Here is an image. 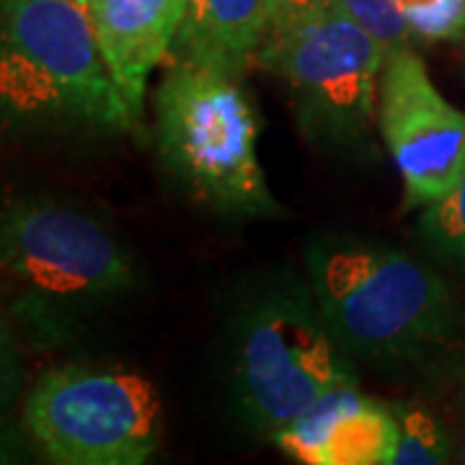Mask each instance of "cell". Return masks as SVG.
Wrapping results in <instances>:
<instances>
[{
    "label": "cell",
    "instance_id": "obj_1",
    "mask_svg": "<svg viewBox=\"0 0 465 465\" xmlns=\"http://www.w3.org/2000/svg\"><path fill=\"white\" fill-rule=\"evenodd\" d=\"M140 272L114 231L75 202L0 204V292L34 347H63L133 295Z\"/></svg>",
    "mask_w": 465,
    "mask_h": 465
},
{
    "label": "cell",
    "instance_id": "obj_2",
    "mask_svg": "<svg viewBox=\"0 0 465 465\" xmlns=\"http://www.w3.org/2000/svg\"><path fill=\"white\" fill-rule=\"evenodd\" d=\"M133 122L78 0H0V133L112 134Z\"/></svg>",
    "mask_w": 465,
    "mask_h": 465
},
{
    "label": "cell",
    "instance_id": "obj_3",
    "mask_svg": "<svg viewBox=\"0 0 465 465\" xmlns=\"http://www.w3.org/2000/svg\"><path fill=\"white\" fill-rule=\"evenodd\" d=\"M308 274L329 329L357 360L416 365L458 331L445 280L403 251L326 238L308 249Z\"/></svg>",
    "mask_w": 465,
    "mask_h": 465
},
{
    "label": "cell",
    "instance_id": "obj_4",
    "mask_svg": "<svg viewBox=\"0 0 465 465\" xmlns=\"http://www.w3.org/2000/svg\"><path fill=\"white\" fill-rule=\"evenodd\" d=\"M259 133L262 119L238 78L173 60L155 91V145L192 197L225 215H280L259 161Z\"/></svg>",
    "mask_w": 465,
    "mask_h": 465
},
{
    "label": "cell",
    "instance_id": "obj_5",
    "mask_svg": "<svg viewBox=\"0 0 465 465\" xmlns=\"http://www.w3.org/2000/svg\"><path fill=\"white\" fill-rule=\"evenodd\" d=\"M232 393L251 424L269 437L323 393L357 382L311 287L298 277L253 284L231 318Z\"/></svg>",
    "mask_w": 465,
    "mask_h": 465
},
{
    "label": "cell",
    "instance_id": "obj_6",
    "mask_svg": "<svg viewBox=\"0 0 465 465\" xmlns=\"http://www.w3.org/2000/svg\"><path fill=\"white\" fill-rule=\"evenodd\" d=\"M388 50L339 8L269 29L256 65L290 91L305 137L329 150L357 153L372 143Z\"/></svg>",
    "mask_w": 465,
    "mask_h": 465
},
{
    "label": "cell",
    "instance_id": "obj_7",
    "mask_svg": "<svg viewBox=\"0 0 465 465\" xmlns=\"http://www.w3.org/2000/svg\"><path fill=\"white\" fill-rule=\"evenodd\" d=\"M24 427L52 463L143 465L161 445L163 406L137 372L63 365L36 381Z\"/></svg>",
    "mask_w": 465,
    "mask_h": 465
},
{
    "label": "cell",
    "instance_id": "obj_8",
    "mask_svg": "<svg viewBox=\"0 0 465 465\" xmlns=\"http://www.w3.org/2000/svg\"><path fill=\"white\" fill-rule=\"evenodd\" d=\"M378 130L403 179L406 210L442 200L463 179L465 112L440 94L414 47L385 54Z\"/></svg>",
    "mask_w": 465,
    "mask_h": 465
},
{
    "label": "cell",
    "instance_id": "obj_9",
    "mask_svg": "<svg viewBox=\"0 0 465 465\" xmlns=\"http://www.w3.org/2000/svg\"><path fill=\"white\" fill-rule=\"evenodd\" d=\"M274 445L305 465H391L396 448L393 406L339 385L272 434Z\"/></svg>",
    "mask_w": 465,
    "mask_h": 465
},
{
    "label": "cell",
    "instance_id": "obj_10",
    "mask_svg": "<svg viewBox=\"0 0 465 465\" xmlns=\"http://www.w3.org/2000/svg\"><path fill=\"white\" fill-rule=\"evenodd\" d=\"M186 0H88L96 42L133 127L143 122L153 70L171 54Z\"/></svg>",
    "mask_w": 465,
    "mask_h": 465
},
{
    "label": "cell",
    "instance_id": "obj_11",
    "mask_svg": "<svg viewBox=\"0 0 465 465\" xmlns=\"http://www.w3.org/2000/svg\"><path fill=\"white\" fill-rule=\"evenodd\" d=\"M272 29L266 0H186L171 54L241 78Z\"/></svg>",
    "mask_w": 465,
    "mask_h": 465
},
{
    "label": "cell",
    "instance_id": "obj_12",
    "mask_svg": "<svg viewBox=\"0 0 465 465\" xmlns=\"http://www.w3.org/2000/svg\"><path fill=\"white\" fill-rule=\"evenodd\" d=\"M396 448L391 465H440L450 460V434L421 403L393 406Z\"/></svg>",
    "mask_w": 465,
    "mask_h": 465
},
{
    "label": "cell",
    "instance_id": "obj_13",
    "mask_svg": "<svg viewBox=\"0 0 465 465\" xmlns=\"http://www.w3.org/2000/svg\"><path fill=\"white\" fill-rule=\"evenodd\" d=\"M419 228L440 256L465 264V173L452 192L424 207Z\"/></svg>",
    "mask_w": 465,
    "mask_h": 465
},
{
    "label": "cell",
    "instance_id": "obj_14",
    "mask_svg": "<svg viewBox=\"0 0 465 465\" xmlns=\"http://www.w3.org/2000/svg\"><path fill=\"white\" fill-rule=\"evenodd\" d=\"M414 45L465 36V0H399Z\"/></svg>",
    "mask_w": 465,
    "mask_h": 465
},
{
    "label": "cell",
    "instance_id": "obj_15",
    "mask_svg": "<svg viewBox=\"0 0 465 465\" xmlns=\"http://www.w3.org/2000/svg\"><path fill=\"white\" fill-rule=\"evenodd\" d=\"M333 8H339L344 16L357 21L388 52L414 47V39L406 26V18L401 14L399 0H333Z\"/></svg>",
    "mask_w": 465,
    "mask_h": 465
},
{
    "label": "cell",
    "instance_id": "obj_16",
    "mask_svg": "<svg viewBox=\"0 0 465 465\" xmlns=\"http://www.w3.org/2000/svg\"><path fill=\"white\" fill-rule=\"evenodd\" d=\"M24 381V365L18 354L16 336L11 333L8 323L0 321V411L11 406Z\"/></svg>",
    "mask_w": 465,
    "mask_h": 465
},
{
    "label": "cell",
    "instance_id": "obj_17",
    "mask_svg": "<svg viewBox=\"0 0 465 465\" xmlns=\"http://www.w3.org/2000/svg\"><path fill=\"white\" fill-rule=\"evenodd\" d=\"M266 5H269L272 29H280L331 8L333 0H266Z\"/></svg>",
    "mask_w": 465,
    "mask_h": 465
},
{
    "label": "cell",
    "instance_id": "obj_18",
    "mask_svg": "<svg viewBox=\"0 0 465 465\" xmlns=\"http://www.w3.org/2000/svg\"><path fill=\"white\" fill-rule=\"evenodd\" d=\"M29 460V445L26 440L14 430L0 427V465L26 463Z\"/></svg>",
    "mask_w": 465,
    "mask_h": 465
},
{
    "label": "cell",
    "instance_id": "obj_19",
    "mask_svg": "<svg viewBox=\"0 0 465 465\" xmlns=\"http://www.w3.org/2000/svg\"><path fill=\"white\" fill-rule=\"evenodd\" d=\"M460 460H463V463H465V442H463V452H460Z\"/></svg>",
    "mask_w": 465,
    "mask_h": 465
},
{
    "label": "cell",
    "instance_id": "obj_20",
    "mask_svg": "<svg viewBox=\"0 0 465 465\" xmlns=\"http://www.w3.org/2000/svg\"><path fill=\"white\" fill-rule=\"evenodd\" d=\"M78 3H84V5H88V0H78Z\"/></svg>",
    "mask_w": 465,
    "mask_h": 465
}]
</instances>
